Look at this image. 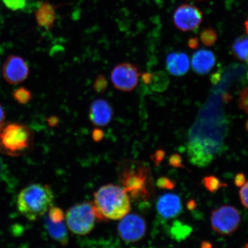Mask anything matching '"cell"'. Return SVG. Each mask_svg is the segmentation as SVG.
<instances>
[{
    "instance_id": "10",
    "label": "cell",
    "mask_w": 248,
    "mask_h": 248,
    "mask_svg": "<svg viewBox=\"0 0 248 248\" xmlns=\"http://www.w3.org/2000/svg\"><path fill=\"white\" fill-rule=\"evenodd\" d=\"M202 13L193 5L184 4L176 9L173 16L175 26L182 31H193L202 21Z\"/></svg>"
},
{
    "instance_id": "24",
    "label": "cell",
    "mask_w": 248,
    "mask_h": 248,
    "mask_svg": "<svg viewBox=\"0 0 248 248\" xmlns=\"http://www.w3.org/2000/svg\"><path fill=\"white\" fill-rule=\"evenodd\" d=\"M8 9L16 11L23 9L26 5V0H2Z\"/></svg>"
},
{
    "instance_id": "2",
    "label": "cell",
    "mask_w": 248,
    "mask_h": 248,
    "mask_svg": "<svg viewBox=\"0 0 248 248\" xmlns=\"http://www.w3.org/2000/svg\"><path fill=\"white\" fill-rule=\"evenodd\" d=\"M54 193L48 185L35 184L25 187L18 195L19 212L30 221L44 216L53 205Z\"/></svg>"
},
{
    "instance_id": "17",
    "label": "cell",
    "mask_w": 248,
    "mask_h": 248,
    "mask_svg": "<svg viewBox=\"0 0 248 248\" xmlns=\"http://www.w3.org/2000/svg\"><path fill=\"white\" fill-rule=\"evenodd\" d=\"M248 39L247 36L239 37L235 40L232 45V52L238 60L244 62L248 61Z\"/></svg>"
},
{
    "instance_id": "30",
    "label": "cell",
    "mask_w": 248,
    "mask_h": 248,
    "mask_svg": "<svg viewBox=\"0 0 248 248\" xmlns=\"http://www.w3.org/2000/svg\"><path fill=\"white\" fill-rule=\"evenodd\" d=\"M247 182L246 175L243 173H238L235 176L234 184L238 187H241Z\"/></svg>"
},
{
    "instance_id": "6",
    "label": "cell",
    "mask_w": 248,
    "mask_h": 248,
    "mask_svg": "<svg viewBox=\"0 0 248 248\" xmlns=\"http://www.w3.org/2000/svg\"><path fill=\"white\" fill-rule=\"evenodd\" d=\"M214 231L221 235H229L239 227L241 216L235 207L224 205L213 211L210 218Z\"/></svg>"
},
{
    "instance_id": "34",
    "label": "cell",
    "mask_w": 248,
    "mask_h": 248,
    "mask_svg": "<svg viewBox=\"0 0 248 248\" xmlns=\"http://www.w3.org/2000/svg\"><path fill=\"white\" fill-rule=\"evenodd\" d=\"M47 122L51 126H55L58 123L59 120L57 117L52 116L48 118Z\"/></svg>"
},
{
    "instance_id": "36",
    "label": "cell",
    "mask_w": 248,
    "mask_h": 248,
    "mask_svg": "<svg viewBox=\"0 0 248 248\" xmlns=\"http://www.w3.org/2000/svg\"><path fill=\"white\" fill-rule=\"evenodd\" d=\"M201 248H208L212 247V245L208 241H204L201 243Z\"/></svg>"
},
{
    "instance_id": "13",
    "label": "cell",
    "mask_w": 248,
    "mask_h": 248,
    "mask_svg": "<svg viewBox=\"0 0 248 248\" xmlns=\"http://www.w3.org/2000/svg\"><path fill=\"white\" fill-rule=\"evenodd\" d=\"M216 57L213 52L200 49L195 52L192 57L191 64L195 72L205 75L213 69L216 64Z\"/></svg>"
},
{
    "instance_id": "3",
    "label": "cell",
    "mask_w": 248,
    "mask_h": 248,
    "mask_svg": "<svg viewBox=\"0 0 248 248\" xmlns=\"http://www.w3.org/2000/svg\"><path fill=\"white\" fill-rule=\"evenodd\" d=\"M120 179L127 194L145 200L154 190L150 167L137 161H126L121 167Z\"/></svg>"
},
{
    "instance_id": "1",
    "label": "cell",
    "mask_w": 248,
    "mask_h": 248,
    "mask_svg": "<svg viewBox=\"0 0 248 248\" xmlns=\"http://www.w3.org/2000/svg\"><path fill=\"white\" fill-rule=\"evenodd\" d=\"M96 218L102 220H120L131 210L129 195L119 186H102L94 194Z\"/></svg>"
},
{
    "instance_id": "12",
    "label": "cell",
    "mask_w": 248,
    "mask_h": 248,
    "mask_svg": "<svg viewBox=\"0 0 248 248\" xmlns=\"http://www.w3.org/2000/svg\"><path fill=\"white\" fill-rule=\"evenodd\" d=\"M156 208L159 215L166 219L175 218L181 214L182 204L181 198L178 195L165 194L158 199Z\"/></svg>"
},
{
    "instance_id": "9",
    "label": "cell",
    "mask_w": 248,
    "mask_h": 248,
    "mask_svg": "<svg viewBox=\"0 0 248 248\" xmlns=\"http://www.w3.org/2000/svg\"><path fill=\"white\" fill-rule=\"evenodd\" d=\"M30 74L29 65L23 58L11 55L5 61L2 67V75L11 85H17L26 80Z\"/></svg>"
},
{
    "instance_id": "11",
    "label": "cell",
    "mask_w": 248,
    "mask_h": 248,
    "mask_svg": "<svg viewBox=\"0 0 248 248\" xmlns=\"http://www.w3.org/2000/svg\"><path fill=\"white\" fill-rule=\"evenodd\" d=\"M113 110L110 104L103 99L93 101L89 108V118L91 123L97 126H105L111 122Z\"/></svg>"
},
{
    "instance_id": "5",
    "label": "cell",
    "mask_w": 248,
    "mask_h": 248,
    "mask_svg": "<svg viewBox=\"0 0 248 248\" xmlns=\"http://www.w3.org/2000/svg\"><path fill=\"white\" fill-rule=\"evenodd\" d=\"M67 227L73 233L86 235L95 226L97 218L93 203L83 202L71 207L65 215Z\"/></svg>"
},
{
    "instance_id": "27",
    "label": "cell",
    "mask_w": 248,
    "mask_h": 248,
    "mask_svg": "<svg viewBox=\"0 0 248 248\" xmlns=\"http://www.w3.org/2000/svg\"><path fill=\"white\" fill-rule=\"evenodd\" d=\"M169 164L175 168H186L182 164L181 156L177 154H173L170 157Z\"/></svg>"
},
{
    "instance_id": "33",
    "label": "cell",
    "mask_w": 248,
    "mask_h": 248,
    "mask_svg": "<svg viewBox=\"0 0 248 248\" xmlns=\"http://www.w3.org/2000/svg\"><path fill=\"white\" fill-rule=\"evenodd\" d=\"M197 203L194 200L189 201L187 203V208L188 210L192 211L196 208Z\"/></svg>"
},
{
    "instance_id": "19",
    "label": "cell",
    "mask_w": 248,
    "mask_h": 248,
    "mask_svg": "<svg viewBox=\"0 0 248 248\" xmlns=\"http://www.w3.org/2000/svg\"><path fill=\"white\" fill-rule=\"evenodd\" d=\"M202 184L206 190L212 193H215L220 188L227 186L225 183L213 175L205 176L202 180Z\"/></svg>"
},
{
    "instance_id": "8",
    "label": "cell",
    "mask_w": 248,
    "mask_h": 248,
    "mask_svg": "<svg viewBox=\"0 0 248 248\" xmlns=\"http://www.w3.org/2000/svg\"><path fill=\"white\" fill-rule=\"evenodd\" d=\"M138 68L129 63L116 65L111 73V80L114 88L123 92H131L137 86L139 77Z\"/></svg>"
},
{
    "instance_id": "22",
    "label": "cell",
    "mask_w": 248,
    "mask_h": 248,
    "mask_svg": "<svg viewBox=\"0 0 248 248\" xmlns=\"http://www.w3.org/2000/svg\"><path fill=\"white\" fill-rule=\"evenodd\" d=\"M47 213L46 217L52 222L60 223L64 221L65 219V214L60 207L52 205L49 209Z\"/></svg>"
},
{
    "instance_id": "16",
    "label": "cell",
    "mask_w": 248,
    "mask_h": 248,
    "mask_svg": "<svg viewBox=\"0 0 248 248\" xmlns=\"http://www.w3.org/2000/svg\"><path fill=\"white\" fill-rule=\"evenodd\" d=\"M45 225L46 231L51 238L61 244H67L69 242V236L67 230V225L64 221L60 223H54L46 217Z\"/></svg>"
},
{
    "instance_id": "35",
    "label": "cell",
    "mask_w": 248,
    "mask_h": 248,
    "mask_svg": "<svg viewBox=\"0 0 248 248\" xmlns=\"http://www.w3.org/2000/svg\"><path fill=\"white\" fill-rule=\"evenodd\" d=\"M5 118V113L4 108H3L1 104H0V125L4 123Z\"/></svg>"
},
{
    "instance_id": "29",
    "label": "cell",
    "mask_w": 248,
    "mask_h": 248,
    "mask_svg": "<svg viewBox=\"0 0 248 248\" xmlns=\"http://www.w3.org/2000/svg\"><path fill=\"white\" fill-rule=\"evenodd\" d=\"M165 151L162 150H158L152 156V159L154 161L155 165L158 166L162 162L164 156H165Z\"/></svg>"
},
{
    "instance_id": "26",
    "label": "cell",
    "mask_w": 248,
    "mask_h": 248,
    "mask_svg": "<svg viewBox=\"0 0 248 248\" xmlns=\"http://www.w3.org/2000/svg\"><path fill=\"white\" fill-rule=\"evenodd\" d=\"M248 88H246L240 92V98L238 100V105L241 109L246 111V113H248Z\"/></svg>"
},
{
    "instance_id": "21",
    "label": "cell",
    "mask_w": 248,
    "mask_h": 248,
    "mask_svg": "<svg viewBox=\"0 0 248 248\" xmlns=\"http://www.w3.org/2000/svg\"><path fill=\"white\" fill-rule=\"evenodd\" d=\"M201 42L206 46H212L216 42L217 34L212 29H207L202 31L200 34Z\"/></svg>"
},
{
    "instance_id": "23",
    "label": "cell",
    "mask_w": 248,
    "mask_h": 248,
    "mask_svg": "<svg viewBox=\"0 0 248 248\" xmlns=\"http://www.w3.org/2000/svg\"><path fill=\"white\" fill-rule=\"evenodd\" d=\"M108 86V82L106 78L102 74H100L96 78L93 87L98 94H102L106 91Z\"/></svg>"
},
{
    "instance_id": "4",
    "label": "cell",
    "mask_w": 248,
    "mask_h": 248,
    "mask_svg": "<svg viewBox=\"0 0 248 248\" xmlns=\"http://www.w3.org/2000/svg\"><path fill=\"white\" fill-rule=\"evenodd\" d=\"M34 133L29 126L15 123L0 125V152L9 156H20L32 151Z\"/></svg>"
},
{
    "instance_id": "28",
    "label": "cell",
    "mask_w": 248,
    "mask_h": 248,
    "mask_svg": "<svg viewBox=\"0 0 248 248\" xmlns=\"http://www.w3.org/2000/svg\"><path fill=\"white\" fill-rule=\"evenodd\" d=\"M239 191V195L242 204L246 208H248V184L247 182L246 184L241 187Z\"/></svg>"
},
{
    "instance_id": "14",
    "label": "cell",
    "mask_w": 248,
    "mask_h": 248,
    "mask_svg": "<svg viewBox=\"0 0 248 248\" xmlns=\"http://www.w3.org/2000/svg\"><path fill=\"white\" fill-rule=\"evenodd\" d=\"M167 70L173 76H182L187 73L190 67V61L184 52H172L167 58Z\"/></svg>"
},
{
    "instance_id": "20",
    "label": "cell",
    "mask_w": 248,
    "mask_h": 248,
    "mask_svg": "<svg viewBox=\"0 0 248 248\" xmlns=\"http://www.w3.org/2000/svg\"><path fill=\"white\" fill-rule=\"evenodd\" d=\"M12 95L14 100L21 105L27 104L32 97V93L24 87L16 89Z\"/></svg>"
},
{
    "instance_id": "15",
    "label": "cell",
    "mask_w": 248,
    "mask_h": 248,
    "mask_svg": "<svg viewBox=\"0 0 248 248\" xmlns=\"http://www.w3.org/2000/svg\"><path fill=\"white\" fill-rule=\"evenodd\" d=\"M57 6L48 2L42 3L35 13L37 23L40 27L50 30L53 28L56 20V9Z\"/></svg>"
},
{
    "instance_id": "25",
    "label": "cell",
    "mask_w": 248,
    "mask_h": 248,
    "mask_svg": "<svg viewBox=\"0 0 248 248\" xmlns=\"http://www.w3.org/2000/svg\"><path fill=\"white\" fill-rule=\"evenodd\" d=\"M156 185L158 187L167 190H172L175 187V182L166 176L158 179Z\"/></svg>"
},
{
    "instance_id": "31",
    "label": "cell",
    "mask_w": 248,
    "mask_h": 248,
    "mask_svg": "<svg viewBox=\"0 0 248 248\" xmlns=\"http://www.w3.org/2000/svg\"><path fill=\"white\" fill-rule=\"evenodd\" d=\"M188 46L192 49L197 48L199 46V40L197 38H192L188 40Z\"/></svg>"
},
{
    "instance_id": "32",
    "label": "cell",
    "mask_w": 248,
    "mask_h": 248,
    "mask_svg": "<svg viewBox=\"0 0 248 248\" xmlns=\"http://www.w3.org/2000/svg\"><path fill=\"white\" fill-rule=\"evenodd\" d=\"M104 133L102 130L97 129H95L93 133V138L96 141L100 140L101 138L103 137Z\"/></svg>"
},
{
    "instance_id": "7",
    "label": "cell",
    "mask_w": 248,
    "mask_h": 248,
    "mask_svg": "<svg viewBox=\"0 0 248 248\" xmlns=\"http://www.w3.org/2000/svg\"><path fill=\"white\" fill-rule=\"evenodd\" d=\"M118 226V232L122 239L126 243H136L145 236L147 224L143 217L137 214H127Z\"/></svg>"
},
{
    "instance_id": "18",
    "label": "cell",
    "mask_w": 248,
    "mask_h": 248,
    "mask_svg": "<svg viewBox=\"0 0 248 248\" xmlns=\"http://www.w3.org/2000/svg\"><path fill=\"white\" fill-rule=\"evenodd\" d=\"M168 77L163 72L152 74L150 84L154 91H162L165 90L169 85Z\"/></svg>"
}]
</instances>
